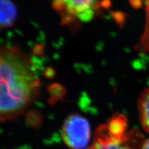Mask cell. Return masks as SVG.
<instances>
[{"mask_svg":"<svg viewBox=\"0 0 149 149\" xmlns=\"http://www.w3.org/2000/svg\"><path fill=\"white\" fill-rule=\"evenodd\" d=\"M31 60L17 48H0V122L16 118L38 93Z\"/></svg>","mask_w":149,"mask_h":149,"instance_id":"cell-1","label":"cell"},{"mask_svg":"<svg viewBox=\"0 0 149 149\" xmlns=\"http://www.w3.org/2000/svg\"><path fill=\"white\" fill-rule=\"evenodd\" d=\"M99 0H53V6L66 24L88 22L95 15Z\"/></svg>","mask_w":149,"mask_h":149,"instance_id":"cell-2","label":"cell"},{"mask_svg":"<svg viewBox=\"0 0 149 149\" xmlns=\"http://www.w3.org/2000/svg\"><path fill=\"white\" fill-rule=\"evenodd\" d=\"M61 132L64 143L71 149H84L91 137L90 124L78 115L67 117Z\"/></svg>","mask_w":149,"mask_h":149,"instance_id":"cell-3","label":"cell"},{"mask_svg":"<svg viewBox=\"0 0 149 149\" xmlns=\"http://www.w3.org/2000/svg\"><path fill=\"white\" fill-rule=\"evenodd\" d=\"M130 133L124 139H117L111 135L107 124L100 126L96 130L93 144L88 149H135L133 136Z\"/></svg>","mask_w":149,"mask_h":149,"instance_id":"cell-4","label":"cell"},{"mask_svg":"<svg viewBox=\"0 0 149 149\" xmlns=\"http://www.w3.org/2000/svg\"><path fill=\"white\" fill-rule=\"evenodd\" d=\"M17 17V9L10 0H0V29L12 26Z\"/></svg>","mask_w":149,"mask_h":149,"instance_id":"cell-5","label":"cell"},{"mask_svg":"<svg viewBox=\"0 0 149 149\" xmlns=\"http://www.w3.org/2000/svg\"><path fill=\"white\" fill-rule=\"evenodd\" d=\"M138 110L141 125L149 133V88L145 89L139 96Z\"/></svg>","mask_w":149,"mask_h":149,"instance_id":"cell-6","label":"cell"},{"mask_svg":"<svg viewBox=\"0 0 149 149\" xmlns=\"http://www.w3.org/2000/svg\"><path fill=\"white\" fill-rule=\"evenodd\" d=\"M141 149H149V139H147L144 144H143Z\"/></svg>","mask_w":149,"mask_h":149,"instance_id":"cell-7","label":"cell"}]
</instances>
